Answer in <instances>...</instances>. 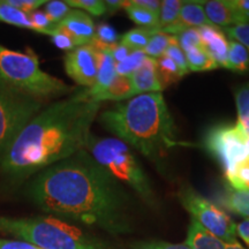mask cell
I'll use <instances>...</instances> for the list:
<instances>
[{"label": "cell", "instance_id": "1", "mask_svg": "<svg viewBox=\"0 0 249 249\" xmlns=\"http://www.w3.org/2000/svg\"><path fill=\"white\" fill-rule=\"evenodd\" d=\"M27 195L49 214L111 234L132 231L129 194L86 149L34 176Z\"/></svg>", "mask_w": 249, "mask_h": 249}, {"label": "cell", "instance_id": "2", "mask_svg": "<svg viewBox=\"0 0 249 249\" xmlns=\"http://www.w3.org/2000/svg\"><path fill=\"white\" fill-rule=\"evenodd\" d=\"M102 103L81 90L36 114L0 157V170L11 182H22L85 150Z\"/></svg>", "mask_w": 249, "mask_h": 249}, {"label": "cell", "instance_id": "3", "mask_svg": "<svg viewBox=\"0 0 249 249\" xmlns=\"http://www.w3.org/2000/svg\"><path fill=\"white\" fill-rule=\"evenodd\" d=\"M99 123L117 139L152 160L181 144L161 92L138 95L103 112Z\"/></svg>", "mask_w": 249, "mask_h": 249}, {"label": "cell", "instance_id": "4", "mask_svg": "<svg viewBox=\"0 0 249 249\" xmlns=\"http://www.w3.org/2000/svg\"><path fill=\"white\" fill-rule=\"evenodd\" d=\"M0 233L42 249H113L101 239L53 217L0 216Z\"/></svg>", "mask_w": 249, "mask_h": 249}, {"label": "cell", "instance_id": "5", "mask_svg": "<svg viewBox=\"0 0 249 249\" xmlns=\"http://www.w3.org/2000/svg\"><path fill=\"white\" fill-rule=\"evenodd\" d=\"M0 82L13 91L44 102L71 92V87L40 68L33 50L20 52L0 44Z\"/></svg>", "mask_w": 249, "mask_h": 249}, {"label": "cell", "instance_id": "6", "mask_svg": "<svg viewBox=\"0 0 249 249\" xmlns=\"http://www.w3.org/2000/svg\"><path fill=\"white\" fill-rule=\"evenodd\" d=\"M86 150L113 178L128 185L147 203H154L150 180L128 144L117 138H98L91 134Z\"/></svg>", "mask_w": 249, "mask_h": 249}, {"label": "cell", "instance_id": "7", "mask_svg": "<svg viewBox=\"0 0 249 249\" xmlns=\"http://www.w3.org/2000/svg\"><path fill=\"white\" fill-rule=\"evenodd\" d=\"M44 102L27 97L0 82V157L24 126L42 111Z\"/></svg>", "mask_w": 249, "mask_h": 249}, {"label": "cell", "instance_id": "8", "mask_svg": "<svg viewBox=\"0 0 249 249\" xmlns=\"http://www.w3.org/2000/svg\"><path fill=\"white\" fill-rule=\"evenodd\" d=\"M179 200L183 208L211 234L225 244H235L236 225L229 214L217 208L213 202L197 194L191 187H183L179 192Z\"/></svg>", "mask_w": 249, "mask_h": 249}, {"label": "cell", "instance_id": "9", "mask_svg": "<svg viewBox=\"0 0 249 249\" xmlns=\"http://www.w3.org/2000/svg\"><path fill=\"white\" fill-rule=\"evenodd\" d=\"M245 138V133L236 124L213 127L205 135L204 148L222 164L227 180L233 176L238 164L247 158Z\"/></svg>", "mask_w": 249, "mask_h": 249}, {"label": "cell", "instance_id": "10", "mask_svg": "<svg viewBox=\"0 0 249 249\" xmlns=\"http://www.w3.org/2000/svg\"><path fill=\"white\" fill-rule=\"evenodd\" d=\"M65 71L77 85L90 88L96 81L98 70L97 51L92 45H83L65 55Z\"/></svg>", "mask_w": 249, "mask_h": 249}, {"label": "cell", "instance_id": "11", "mask_svg": "<svg viewBox=\"0 0 249 249\" xmlns=\"http://www.w3.org/2000/svg\"><path fill=\"white\" fill-rule=\"evenodd\" d=\"M93 48L97 51L98 58L97 76L95 83L90 88L81 90V93L89 101L98 102L99 97L107 91L117 75L116 61L113 60L110 48H101V46H93Z\"/></svg>", "mask_w": 249, "mask_h": 249}, {"label": "cell", "instance_id": "12", "mask_svg": "<svg viewBox=\"0 0 249 249\" xmlns=\"http://www.w3.org/2000/svg\"><path fill=\"white\" fill-rule=\"evenodd\" d=\"M58 28L74 40L77 48L91 44L95 38L96 28L92 18L80 9H71L67 17L58 24Z\"/></svg>", "mask_w": 249, "mask_h": 249}, {"label": "cell", "instance_id": "13", "mask_svg": "<svg viewBox=\"0 0 249 249\" xmlns=\"http://www.w3.org/2000/svg\"><path fill=\"white\" fill-rule=\"evenodd\" d=\"M203 49L218 67L227 68L229 57V40L225 33L213 24L197 28Z\"/></svg>", "mask_w": 249, "mask_h": 249}, {"label": "cell", "instance_id": "14", "mask_svg": "<svg viewBox=\"0 0 249 249\" xmlns=\"http://www.w3.org/2000/svg\"><path fill=\"white\" fill-rule=\"evenodd\" d=\"M210 24L213 23L208 20L207 15L204 13V8L201 5V2L183 1L178 20L171 27L160 31L167 34V35L176 36L186 29L210 26Z\"/></svg>", "mask_w": 249, "mask_h": 249}, {"label": "cell", "instance_id": "15", "mask_svg": "<svg viewBox=\"0 0 249 249\" xmlns=\"http://www.w3.org/2000/svg\"><path fill=\"white\" fill-rule=\"evenodd\" d=\"M204 5V13L213 26L232 27L248 22L234 7L232 0H213Z\"/></svg>", "mask_w": 249, "mask_h": 249}, {"label": "cell", "instance_id": "16", "mask_svg": "<svg viewBox=\"0 0 249 249\" xmlns=\"http://www.w3.org/2000/svg\"><path fill=\"white\" fill-rule=\"evenodd\" d=\"M135 95L149 92H160L164 89L157 73L156 59L145 58L142 66L129 76Z\"/></svg>", "mask_w": 249, "mask_h": 249}, {"label": "cell", "instance_id": "17", "mask_svg": "<svg viewBox=\"0 0 249 249\" xmlns=\"http://www.w3.org/2000/svg\"><path fill=\"white\" fill-rule=\"evenodd\" d=\"M225 242L205 230L194 218L191 219L186 246L191 249H225Z\"/></svg>", "mask_w": 249, "mask_h": 249}, {"label": "cell", "instance_id": "18", "mask_svg": "<svg viewBox=\"0 0 249 249\" xmlns=\"http://www.w3.org/2000/svg\"><path fill=\"white\" fill-rule=\"evenodd\" d=\"M222 203L232 213L249 219V191H239L229 187L222 197Z\"/></svg>", "mask_w": 249, "mask_h": 249}, {"label": "cell", "instance_id": "19", "mask_svg": "<svg viewBox=\"0 0 249 249\" xmlns=\"http://www.w3.org/2000/svg\"><path fill=\"white\" fill-rule=\"evenodd\" d=\"M135 91H134L132 82H130L129 76H120L116 75L113 82L108 87V89L99 97L98 102L103 101H124V99H130V97H135Z\"/></svg>", "mask_w": 249, "mask_h": 249}, {"label": "cell", "instance_id": "20", "mask_svg": "<svg viewBox=\"0 0 249 249\" xmlns=\"http://www.w3.org/2000/svg\"><path fill=\"white\" fill-rule=\"evenodd\" d=\"M0 22L23 29H29L35 33L29 14L7 5L5 0H0Z\"/></svg>", "mask_w": 249, "mask_h": 249}, {"label": "cell", "instance_id": "21", "mask_svg": "<svg viewBox=\"0 0 249 249\" xmlns=\"http://www.w3.org/2000/svg\"><path fill=\"white\" fill-rule=\"evenodd\" d=\"M227 70L244 73L249 70V52L244 45L235 40H229Z\"/></svg>", "mask_w": 249, "mask_h": 249}, {"label": "cell", "instance_id": "22", "mask_svg": "<svg viewBox=\"0 0 249 249\" xmlns=\"http://www.w3.org/2000/svg\"><path fill=\"white\" fill-rule=\"evenodd\" d=\"M187 65H188L189 71H211L218 66L214 61L207 53L203 46L200 48H192L185 51Z\"/></svg>", "mask_w": 249, "mask_h": 249}, {"label": "cell", "instance_id": "23", "mask_svg": "<svg viewBox=\"0 0 249 249\" xmlns=\"http://www.w3.org/2000/svg\"><path fill=\"white\" fill-rule=\"evenodd\" d=\"M235 103L238 110L236 126L245 134H249V82L235 90Z\"/></svg>", "mask_w": 249, "mask_h": 249}, {"label": "cell", "instance_id": "24", "mask_svg": "<svg viewBox=\"0 0 249 249\" xmlns=\"http://www.w3.org/2000/svg\"><path fill=\"white\" fill-rule=\"evenodd\" d=\"M160 29L157 28H144L140 27L135 28V29L129 30L121 37L120 42L128 46L130 50L135 51V50H144L145 46L149 43V40L152 36L155 35Z\"/></svg>", "mask_w": 249, "mask_h": 249}, {"label": "cell", "instance_id": "25", "mask_svg": "<svg viewBox=\"0 0 249 249\" xmlns=\"http://www.w3.org/2000/svg\"><path fill=\"white\" fill-rule=\"evenodd\" d=\"M156 66H157L158 77H160L163 87L178 82L183 76L176 62L167 58L166 55L156 59Z\"/></svg>", "mask_w": 249, "mask_h": 249}, {"label": "cell", "instance_id": "26", "mask_svg": "<svg viewBox=\"0 0 249 249\" xmlns=\"http://www.w3.org/2000/svg\"><path fill=\"white\" fill-rule=\"evenodd\" d=\"M124 8L126 9V13L133 22L144 28H157L158 29V17L155 15L148 9L140 7L133 1H124Z\"/></svg>", "mask_w": 249, "mask_h": 249}, {"label": "cell", "instance_id": "27", "mask_svg": "<svg viewBox=\"0 0 249 249\" xmlns=\"http://www.w3.org/2000/svg\"><path fill=\"white\" fill-rule=\"evenodd\" d=\"M183 1L180 0H164L161 1L160 17H158V29L164 30L178 20Z\"/></svg>", "mask_w": 249, "mask_h": 249}, {"label": "cell", "instance_id": "28", "mask_svg": "<svg viewBox=\"0 0 249 249\" xmlns=\"http://www.w3.org/2000/svg\"><path fill=\"white\" fill-rule=\"evenodd\" d=\"M119 34L113 27L110 26L108 23H101L96 28L95 38H93L90 45L112 49L119 43Z\"/></svg>", "mask_w": 249, "mask_h": 249}, {"label": "cell", "instance_id": "29", "mask_svg": "<svg viewBox=\"0 0 249 249\" xmlns=\"http://www.w3.org/2000/svg\"><path fill=\"white\" fill-rule=\"evenodd\" d=\"M145 55L142 50H135L124 61L116 64V73L120 76H130L135 71H138L144 62Z\"/></svg>", "mask_w": 249, "mask_h": 249}, {"label": "cell", "instance_id": "30", "mask_svg": "<svg viewBox=\"0 0 249 249\" xmlns=\"http://www.w3.org/2000/svg\"><path fill=\"white\" fill-rule=\"evenodd\" d=\"M171 37L172 36L158 30L157 33L151 37L150 40H149V43L144 48V50H143V52H144L147 57H150L152 59H158L163 57L167 46L170 44Z\"/></svg>", "mask_w": 249, "mask_h": 249}, {"label": "cell", "instance_id": "31", "mask_svg": "<svg viewBox=\"0 0 249 249\" xmlns=\"http://www.w3.org/2000/svg\"><path fill=\"white\" fill-rule=\"evenodd\" d=\"M227 181L232 188L239 191H249V157L238 164L233 176Z\"/></svg>", "mask_w": 249, "mask_h": 249}, {"label": "cell", "instance_id": "32", "mask_svg": "<svg viewBox=\"0 0 249 249\" xmlns=\"http://www.w3.org/2000/svg\"><path fill=\"white\" fill-rule=\"evenodd\" d=\"M71 8L82 9L93 17H102L107 13V6L102 0H67L65 1Z\"/></svg>", "mask_w": 249, "mask_h": 249}, {"label": "cell", "instance_id": "33", "mask_svg": "<svg viewBox=\"0 0 249 249\" xmlns=\"http://www.w3.org/2000/svg\"><path fill=\"white\" fill-rule=\"evenodd\" d=\"M29 18L34 24V28H35V33L37 34H44V35L51 36L53 31L57 29L58 24L52 22L45 12L37 9V11L29 13Z\"/></svg>", "mask_w": 249, "mask_h": 249}, {"label": "cell", "instance_id": "34", "mask_svg": "<svg viewBox=\"0 0 249 249\" xmlns=\"http://www.w3.org/2000/svg\"><path fill=\"white\" fill-rule=\"evenodd\" d=\"M44 7L46 15L54 24L60 23L71 11V8L66 2L60 1V0H50V1H46Z\"/></svg>", "mask_w": 249, "mask_h": 249}, {"label": "cell", "instance_id": "35", "mask_svg": "<svg viewBox=\"0 0 249 249\" xmlns=\"http://www.w3.org/2000/svg\"><path fill=\"white\" fill-rule=\"evenodd\" d=\"M164 55H166L167 58H170L171 60L176 62L177 66L180 68V71H181L183 75H186V74L189 73V68H188V65H187L185 52H183L182 49L180 48V45L178 44V42H177L176 37L174 36L171 37L170 44L167 46Z\"/></svg>", "mask_w": 249, "mask_h": 249}, {"label": "cell", "instance_id": "36", "mask_svg": "<svg viewBox=\"0 0 249 249\" xmlns=\"http://www.w3.org/2000/svg\"><path fill=\"white\" fill-rule=\"evenodd\" d=\"M174 37H176L177 42H178L183 52L192 48H200V46H202L201 37L197 31V28L186 29Z\"/></svg>", "mask_w": 249, "mask_h": 249}, {"label": "cell", "instance_id": "37", "mask_svg": "<svg viewBox=\"0 0 249 249\" xmlns=\"http://www.w3.org/2000/svg\"><path fill=\"white\" fill-rule=\"evenodd\" d=\"M224 31H225L226 35L231 37L233 40H235V42L244 45L249 52V22L236 24V26L232 27H226Z\"/></svg>", "mask_w": 249, "mask_h": 249}, {"label": "cell", "instance_id": "38", "mask_svg": "<svg viewBox=\"0 0 249 249\" xmlns=\"http://www.w3.org/2000/svg\"><path fill=\"white\" fill-rule=\"evenodd\" d=\"M51 40L58 49L64 50V51H67V52H70L71 50L77 48L75 43H74V40L71 39L66 33H64L61 29H59L58 26H57V29H55L53 31V34L51 35Z\"/></svg>", "mask_w": 249, "mask_h": 249}, {"label": "cell", "instance_id": "39", "mask_svg": "<svg viewBox=\"0 0 249 249\" xmlns=\"http://www.w3.org/2000/svg\"><path fill=\"white\" fill-rule=\"evenodd\" d=\"M5 2L12 7L22 11L24 13H31L46 4V0H5Z\"/></svg>", "mask_w": 249, "mask_h": 249}, {"label": "cell", "instance_id": "40", "mask_svg": "<svg viewBox=\"0 0 249 249\" xmlns=\"http://www.w3.org/2000/svg\"><path fill=\"white\" fill-rule=\"evenodd\" d=\"M0 249H42L30 242L17 240V239L0 238Z\"/></svg>", "mask_w": 249, "mask_h": 249}, {"label": "cell", "instance_id": "41", "mask_svg": "<svg viewBox=\"0 0 249 249\" xmlns=\"http://www.w3.org/2000/svg\"><path fill=\"white\" fill-rule=\"evenodd\" d=\"M133 50H130L128 46H126L123 43L119 42L117 45H114L113 48L111 49V53L112 57H113V60L116 61V64L118 62L124 61L128 55L132 53Z\"/></svg>", "mask_w": 249, "mask_h": 249}, {"label": "cell", "instance_id": "42", "mask_svg": "<svg viewBox=\"0 0 249 249\" xmlns=\"http://www.w3.org/2000/svg\"><path fill=\"white\" fill-rule=\"evenodd\" d=\"M133 2L140 6V7L148 9L149 12L157 15V17H160L161 1H158V0H133Z\"/></svg>", "mask_w": 249, "mask_h": 249}, {"label": "cell", "instance_id": "43", "mask_svg": "<svg viewBox=\"0 0 249 249\" xmlns=\"http://www.w3.org/2000/svg\"><path fill=\"white\" fill-rule=\"evenodd\" d=\"M143 247L147 249H191L186 245H173L167 242H148V244H141Z\"/></svg>", "mask_w": 249, "mask_h": 249}, {"label": "cell", "instance_id": "44", "mask_svg": "<svg viewBox=\"0 0 249 249\" xmlns=\"http://www.w3.org/2000/svg\"><path fill=\"white\" fill-rule=\"evenodd\" d=\"M236 234H238L245 244L249 247V219H245L244 222L236 225Z\"/></svg>", "mask_w": 249, "mask_h": 249}, {"label": "cell", "instance_id": "45", "mask_svg": "<svg viewBox=\"0 0 249 249\" xmlns=\"http://www.w3.org/2000/svg\"><path fill=\"white\" fill-rule=\"evenodd\" d=\"M232 1L239 13L249 22V0H232Z\"/></svg>", "mask_w": 249, "mask_h": 249}, {"label": "cell", "instance_id": "46", "mask_svg": "<svg viewBox=\"0 0 249 249\" xmlns=\"http://www.w3.org/2000/svg\"><path fill=\"white\" fill-rule=\"evenodd\" d=\"M105 6H107V13L113 14L116 13L117 11L124 8V1H121V0H105Z\"/></svg>", "mask_w": 249, "mask_h": 249}, {"label": "cell", "instance_id": "47", "mask_svg": "<svg viewBox=\"0 0 249 249\" xmlns=\"http://www.w3.org/2000/svg\"><path fill=\"white\" fill-rule=\"evenodd\" d=\"M225 249H245V248L242 247L239 242H235V244H226Z\"/></svg>", "mask_w": 249, "mask_h": 249}, {"label": "cell", "instance_id": "48", "mask_svg": "<svg viewBox=\"0 0 249 249\" xmlns=\"http://www.w3.org/2000/svg\"><path fill=\"white\" fill-rule=\"evenodd\" d=\"M245 147H246V151H247V157H249V134H245Z\"/></svg>", "mask_w": 249, "mask_h": 249}]
</instances>
